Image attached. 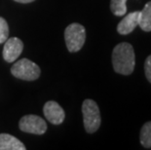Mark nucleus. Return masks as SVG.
I'll return each mask as SVG.
<instances>
[{
  "label": "nucleus",
  "mask_w": 151,
  "mask_h": 150,
  "mask_svg": "<svg viewBox=\"0 0 151 150\" xmlns=\"http://www.w3.org/2000/svg\"><path fill=\"white\" fill-rule=\"evenodd\" d=\"M144 72H145L146 79L151 83V55L147 57L144 62Z\"/></svg>",
  "instance_id": "obj_14"
},
{
  "label": "nucleus",
  "mask_w": 151,
  "mask_h": 150,
  "mask_svg": "<svg viewBox=\"0 0 151 150\" xmlns=\"http://www.w3.org/2000/svg\"><path fill=\"white\" fill-rule=\"evenodd\" d=\"M82 113L86 132L89 133H96L101 123V112L97 103L89 98L85 100L82 104Z\"/></svg>",
  "instance_id": "obj_2"
},
{
  "label": "nucleus",
  "mask_w": 151,
  "mask_h": 150,
  "mask_svg": "<svg viewBox=\"0 0 151 150\" xmlns=\"http://www.w3.org/2000/svg\"><path fill=\"white\" fill-rule=\"evenodd\" d=\"M127 0H111L110 1V10L112 14L121 17L127 13Z\"/></svg>",
  "instance_id": "obj_12"
},
{
  "label": "nucleus",
  "mask_w": 151,
  "mask_h": 150,
  "mask_svg": "<svg viewBox=\"0 0 151 150\" xmlns=\"http://www.w3.org/2000/svg\"><path fill=\"white\" fill-rule=\"evenodd\" d=\"M43 112L46 119L54 125H60L65 117V110L60 105L54 100H49L44 104Z\"/></svg>",
  "instance_id": "obj_7"
},
{
  "label": "nucleus",
  "mask_w": 151,
  "mask_h": 150,
  "mask_svg": "<svg viewBox=\"0 0 151 150\" xmlns=\"http://www.w3.org/2000/svg\"><path fill=\"white\" fill-rule=\"evenodd\" d=\"M139 140L144 148H151V121L146 122L141 128Z\"/></svg>",
  "instance_id": "obj_11"
},
{
  "label": "nucleus",
  "mask_w": 151,
  "mask_h": 150,
  "mask_svg": "<svg viewBox=\"0 0 151 150\" xmlns=\"http://www.w3.org/2000/svg\"><path fill=\"white\" fill-rule=\"evenodd\" d=\"M19 127L22 132L33 135H43L47 130V124L43 118L33 114L22 117L19 123Z\"/></svg>",
  "instance_id": "obj_5"
},
{
  "label": "nucleus",
  "mask_w": 151,
  "mask_h": 150,
  "mask_svg": "<svg viewBox=\"0 0 151 150\" xmlns=\"http://www.w3.org/2000/svg\"><path fill=\"white\" fill-rule=\"evenodd\" d=\"M65 40L67 50L70 53L78 52L86 41V29L82 24L73 23L65 30Z\"/></svg>",
  "instance_id": "obj_3"
},
{
  "label": "nucleus",
  "mask_w": 151,
  "mask_h": 150,
  "mask_svg": "<svg viewBox=\"0 0 151 150\" xmlns=\"http://www.w3.org/2000/svg\"><path fill=\"white\" fill-rule=\"evenodd\" d=\"M9 27L5 19L0 17V44H3L8 39Z\"/></svg>",
  "instance_id": "obj_13"
},
{
  "label": "nucleus",
  "mask_w": 151,
  "mask_h": 150,
  "mask_svg": "<svg viewBox=\"0 0 151 150\" xmlns=\"http://www.w3.org/2000/svg\"><path fill=\"white\" fill-rule=\"evenodd\" d=\"M16 2H19V3H22V4H25V3H30V2H33L35 0H14Z\"/></svg>",
  "instance_id": "obj_15"
},
{
  "label": "nucleus",
  "mask_w": 151,
  "mask_h": 150,
  "mask_svg": "<svg viewBox=\"0 0 151 150\" xmlns=\"http://www.w3.org/2000/svg\"><path fill=\"white\" fill-rule=\"evenodd\" d=\"M139 25L143 31L146 32L151 31V1L147 2L142 11H140Z\"/></svg>",
  "instance_id": "obj_10"
},
{
  "label": "nucleus",
  "mask_w": 151,
  "mask_h": 150,
  "mask_svg": "<svg viewBox=\"0 0 151 150\" xmlns=\"http://www.w3.org/2000/svg\"><path fill=\"white\" fill-rule=\"evenodd\" d=\"M139 13L140 11H134L125 16L123 20L117 25L118 33H120L122 35H127L133 32L136 29V27L139 25Z\"/></svg>",
  "instance_id": "obj_8"
},
{
  "label": "nucleus",
  "mask_w": 151,
  "mask_h": 150,
  "mask_svg": "<svg viewBox=\"0 0 151 150\" xmlns=\"http://www.w3.org/2000/svg\"><path fill=\"white\" fill-rule=\"evenodd\" d=\"M24 50V44L18 37L8 38L4 42L3 48V59L7 62H13L21 56Z\"/></svg>",
  "instance_id": "obj_6"
},
{
  "label": "nucleus",
  "mask_w": 151,
  "mask_h": 150,
  "mask_svg": "<svg viewBox=\"0 0 151 150\" xmlns=\"http://www.w3.org/2000/svg\"><path fill=\"white\" fill-rule=\"evenodd\" d=\"M136 65V56L133 46L123 42L114 47L112 52V65L116 73L130 75L133 73Z\"/></svg>",
  "instance_id": "obj_1"
},
{
  "label": "nucleus",
  "mask_w": 151,
  "mask_h": 150,
  "mask_svg": "<svg viewBox=\"0 0 151 150\" xmlns=\"http://www.w3.org/2000/svg\"><path fill=\"white\" fill-rule=\"evenodd\" d=\"M11 73L16 78L24 81H33L39 78L40 67L30 60L22 59L14 63L11 68Z\"/></svg>",
  "instance_id": "obj_4"
},
{
  "label": "nucleus",
  "mask_w": 151,
  "mask_h": 150,
  "mask_svg": "<svg viewBox=\"0 0 151 150\" xmlns=\"http://www.w3.org/2000/svg\"><path fill=\"white\" fill-rule=\"evenodd\" d=\"M27 147L17 138L9 133H0V150H25Z\"/></svg>",
  "instance_id": "obj_9"
}]
</instances>
